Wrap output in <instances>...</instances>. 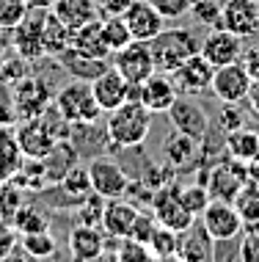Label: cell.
<instances>
[{
	"label": "cell",
	"instance_id": "cell-28",
	"mask_svg": "<svg viewBox=\"0 0 259 262\" xmlns=\"http://www.w3.org/2000/svg\"><path fill=\"white\" fill-rule=\"evenodd\" d=\"M58 188H61V193L66 196V202L72 204V207L83 204L91 193H94V190H91L88 168H86V166H78V163H75V166L58 180Z\"/></svg>",
	"mask_w": 259,
	"mask_h": 262
},
{
	"label": "cell",
	"instance_id": "cell-53",
	"mask_svg": "<svg viewBox=\"0 0 259 262\" xmlns=\"http://www.w3.org/2000/svg\"><path fill=\"white\" fill-rule=\"evenodd\" d=\"M256 180H259V160H256Z\"/></svg>",
	"mask_w": 259,
	"mask_h": 262
},
{
	"label": "cell",
	"instance_id": "cell-23",
	"mask_svg": "<svg viewBox=\"0 0 259 262\" xmlns=\"http://www.w3.org/2000/svg\"><path fill=\"white\" fill-rule=\"evenodd\" d=\"M199 144L201 141H196L191 136H185V133L174 130L171 136L166 138V144H163V158H166V163H169L174 171H182V168L193 166V160L199 158Z\"/></svg>",
	"mask_w": 259,
	"mask_h": 262
},
{
	"label": "cell",
	"instance_id": "cell-13",
	"mask_svg": "<svg viewBox=\"0 0 259 262\" xmlns=\"http://www.w3.org/2000/svg\"><path fill=\"white\" fill-rule=\"evenodd\" d=\"M213 75H215V67L201 53H196L185 63H179V67L174 69L171 80H174V86H177L179 94H191L193 97V94H201V91L209 89Z\"/></svg>",
	"mask_w": 259,
	"mask_h": 262
},
{
	"label": "cell",
	"instance_id": "cell-47",
	"mask_svg": "<svg viewBox=\"0 0 259 262\" xmlns=\"http://www.w3.org/2000/svg\"><path fill=\"white\" fill-rule=\"evenodd\" d=\"M17 246H19V235H17V229L0 221V259H3L9 251H14Z\"/></svg>",
	"mask_w": 259,
	"mask_h": 262
},
{
	"label": "cell",
	"instance_id": "cell-15",
	"mask_svg": "<svg viewBox=\"0 0 259 262\" xmlns=\"http://www.w3.org/2000/svg\"><path fill=\"white\" fill-rule=\"evenodd\" d=\"M124 23L132 33V41H152L166 28V19L149 0H132L130 9L124 11Z\"/></svg>",
	"mask_w": 259,
	"mask_h": 262
},
{
	"label": "cell",
	"instance_id": "cell-3",
	"mask_svg": "<svg viewBox=\"0 0 259 262\" xmlns=\"http://www.w3.org/2000/svg\"><path fill=\"white\" fill-rule=\"evenodd\" d=\"M53 108L58 111V116L64 119L69 127L72 124L91 127V124L100 122V116H102V108L94 100L91 83H86V80L66 83V86L53 97Z\"/></svg>",
	"mask_w": 259,
	"mask_h": 262
},
{
	"label": "cell",
	"instance_id": "cell-33",
	"mask_svg": "<svg viewBox=\"0 0 259 262\" xmlns=\"http://www.w3.org/2000/svg\"><path fill=\"white\" fill-rule=\"evenodd\" d=\"M19 166H22V152H19L17 141L0 130V182L17 174Z\"/></svg>",
	"mask_w": 259,
	"mask_h": 262
},
{
	"label": "cell",
	"instance_id": "cell-40",
	"mask_svg": "<svg viewBox=\"0 0 259 262\" xmlns=\"http://www.w3.org/2000/svg\"><path fill=\"white\" fill-rule=\"evenodd\" d=\"M105 202L100 193H91L83 204H78V221L80 224H88V226H100L102 224V210H105Z\"/></svg>",
	"mask_w": 259,
	"mask_h": 262
},
{
	"label": "cell",
	"instance_id": "cell-8",
	"mask_svg": "<svg viewBox=\"0 0 259 262\" xmlns=\"http://www.w3.org/2000/svg\"><path fill=\"white\" fill-rule=\"evenodd\" d=\"M201 226L207 229V235L215 243H232V240L243 232V218L237 215L232 202H215L209 199L207 210L199 215Z\"/></svg>",
	"mask_w": 259,
	"mask_h": 262
},
{
	"label": "cell",
	"instance_id": "cell-55",
	"mask_svg": "<svg viewBox=\"0 0 259 262\" xmlns=\"http://www.w3.org/2000/svg\"><path fill=\"white\" fill-rule=\"evenodd\" d=\"M0 39H3V28H0Z\"/></svg>",
	"mask_w": 259,
	"mask_h": 262
},
{
	"label": "cell",
	"instance_id": "cell-26",
	"mask_svg": "<svg viewBox=\"0 0 259 262\" xmlns=\"http://www.w3.org/2000/svg\"><path fill=\"white\" fill-rule=\"evenodd\" d=\"M69 47L78 50V53H83V55H88V58H102V61L110 58V50L105 47V41H102L100 19H94V23H88V25L78 28V31H72V41H69Z\"/></svg>",
	"mask_w": 259,
	"mask_h": 262
},
{
	"label": "cell",
	"instance_id": "cell-54",
	"mask_svg": "<svg viewBox=\"0 0 259 262\" xmlns=\"http://www.w3.org/2000/svg\"><path fill=\"white\" fill-rule=\"evenodd\" d=\"M44 262H58V259H55V257H50V259H44Z\"/></svg>",
	"mask_w": 259,
	"mask_h": 262
},
{
	"label": "cell",
	"instance_id": "cell-9",
	"mask_svg": "<svg viewBox=\"0 0 259 262\" xmlns=\"http://www.w3.org/2000/svg\"><path fill=\"white\" fill-rule=\"evenodd\" d=\"M169 119L174 124V130L177 133H185V136H191L196 141H204L207 133H209V113L201 108L196 100H191V94H182L174 100V105L169 111Z\"/></svg>",
	"mask_w": 259,
	"mask_h": 262
},
{
	"label": "cell",
	"instance_id": "cell-34",
	"mask_svg": "<svg viewBox=\"0 0 259 262\" xmlns=\"http://www.w3.org/2000/svg\"><path fill=\"white\" fill-rule=\"evenodd\" d=\"M11 226L19 232V235H31V232H41V229H50L47 226V215L41 212L39 207H17L11 218Z\"/></svg>",
	"mask_w": 259,
	"mask_h": 262
},
{
	"label": "cell",
	"instance_id": "cell-11",
	"mask_svg": "<svg viewBox=\"0 0 259 262\" xmlns=\"http://www.w3.org/2000/svg\"><path fill=\"white\" fill-rule=\"evenodd\" d=\"M113 67L122 72L127 83H144L146 77L155 72V58H152L149 41H130L127 47H122L113 53Z\"/></svg>",
	"mask_w": 259,
	"mask_h": 262
},
{
	"label": "cell",
	"instance_id": "cell-51",
	"mask_svg": "<svg viewBox=\"0 0 259 262\" xmlns=\"http://www.w3.org/2000/svg\"><path fill=\"white\" fill-rule=\"evenodd\" d=\"M28 259H31V257H28V254H25L22 249H14V251L6 254V257L0 259V262H28Z\"/></svg>",
	"mask_w": 259,
	"mask_h": 262
},
{
	"label": "cell",
	"instance_id": "cell-22",
	"mask_svg": "<svg viewBox=\"0 0 259 262\" xmlns=\"http://www.w3.org/2000/svg\"><path fill=\"white\" fill-rule=\"evenodd\" d=\"M207 190H209V199L215 202H234L237 190L243 188V177L237 174L234 163H221L215 166L213 171L207 174Z\"/></svg>",
	"mask_w": 259,
	"mask_h": 262
},
{
	"label": "cell",
	"instance_id": "cell-38",
	"mask_svg": "<svg viewBox=\"0 0 259 262\" xmlns=\"http://www.w3.org/2000/svg\"><path fill=\"white\" fill-rule=\"evenodd\" d=\"M191 17L199 25L215 31V28H221V3H218V0H193Z\"/></svg>",
	"mask_w": 259,
	"mask_h": 262
},
{
	"label": "cell",
	"instance_id": "cell-29",
	"mask_svg": "<svg viewBox=\"0 0 259 262\" xmlns=\"http://www.w3.org/2000/svg\"><path fill=\"white\" fill-rule=\"evenodd\" d=\"M226 152L232 155V160L240 163H254L259 160V133L248 130V127H240L234 133H226Z\"/></svg>",
	"mask_w": 259,
	"mask_h": 262
},
{
	"label": "cell",
	"instance_id": "cell-10",
	"mask_svg": "<svg viewBox=\"0 0 259 262\" xmlns=\"http://www.w3.org/2000/svg\"><path fill=\"white\" fill-rule=\"evenodd\" d=\"M251 77L243 67V61L226 63V67H218L213 75V94L218 97L221 102H246L248 100V91H251Z\"/></svg>",
	"mask_w": 259,
	"mask_h": 262
},
{
	"label": "cell",
	"instance_id": "cell-36",
	"mask_svg": "<svg viewBox=\"0 0 259 262\" xmlns=\"http://www.w3.org/2000/svg\"><path fill=\"white\" fill-rule=\"evenodd\" d=\"M177 243H179V232L157 224L146 246H149V251L155 254V257H171V254H177Z\"/></svg>",
	"mask_w": 259,
	"mask_h": 262
},
{
	"label": "cell",
	"instance_id": "cell-7",
	"mask_svg": "<svg viewBox=\"0 0 259 262\" xmlns=\"http://www.w3.org/2000/svg\"><path fill=\"white\" fill-rule=\"evenodd\" d=\"M14 94V108H17V119H36L53 105V97L47 91L44 80H39L36 75H22L11 86Z\"/></svg>",
	"mask_w": 259,
	"mask_h": 262
},
{
	"label": "cell",
	"instance_id": "cell-41",
	"mask_svg": "<svg viewBox=\"0 0 259 262\" xmlns=\"http://www.w3.org/2000/svg\"><path fill=\"white\" fill-rule=\"evenodd\" d=\"M218 122L226 133H234V130H240V127H246V111L240 108V102H223Z\"/></svg>",
	"mask_w": 259,
	"mask_h": 262
},
{
	"label": "cell",
	"instance_id": "cell-6",
	"mask_svg": "<svg viewBox=\"0 0 259 262\" xmlns=\"http://www.w3.org/2000/svg\"><path fill=\"white\" fill-rule=\"evenodd\" d=\"M152 215L160 226H169L174 232H185L187 226L196 221V215L191 210H185V204L179 202L177 185L169 182V185L157 188L152 193Z\"/></svg>",
	"mask_w": 259,
	"mask_h": 262
},
{
	"label": "cell",
	"instance_id": "cell-48",
	"mask_svg": "<svg viewBox=\"0 0 259 262\" xmlns=\"http://www.w3.org/2000/svg\"><path fill=\"white\" fill-rule=\"evenodd\" d=\"M240 61H243V67H246V72H248L251 80L259 83V45H251L248 50H243Z\"/></svg>",
	"mask_w": 259,
	"mask_h": 262
},
{
	"label": "cell",
	"instance_id": "cell-35",
	"mask_svg": "<svg viewBox=\"0 0 259 262\" xmlns=\"http://www.w3.org/2000/svg\"><path fill=\"white\" fill-rule=\"evenodd\" d=\"M177 193H179V202L185 204V210H191L196 218L207 210L209 204V190L207 185L201 182H193V185H177Z\"/></svg>",
	"mask_w": 259,
	"mask_h": 262
},
{
	"label": "cell",
	"instance_id": "cell-30",
	"mask_svg": "<svg viewBox=\"0 0 259 262\" xmlns=\"http://www.w3.org/2000/svg\"><path fill=\"white\" fill-rule=\"evenodd\" d=\"M19 249H22L31 259H50L58 251V240L50 235V229L31 232V235H19Z\"/></svg>",
	"mask_w": 259,
	"mask_h": 262
},
{
	"label": "cell",
	"instance_id": "cell-18",
	"mask_svg": "<svg viewBox=\"0 0 259 262\" xmlns=\"http://www.w3.org/2000/svg\"><path fill=\"white\" fill-rule=\"evenodd\" d=\"M127 89H130V83L124 80L122 72H119L113 63H110L100 77L91 80V91H94V100L102 108V113H110V111H116L119 105L127 102Z\"/></svg>",
	"mask_w": 259,
	"mask_h": 262
},
{
	"label": "cell",
	"instance_id": "cell-46",
	"mask_svg": "<svg viewBox=\"0 0 259 262\" xmlns=\"http://www.w3.org/2000/svg\"><path fill=\"white\" fill-rule=\"evenodd\" d=\"M132 0H94L100 17H124V11L130 9Z\"/></svg>",
	"mask_w": 259,
	"mask_h": 262
},
{
	"label": "cell",
	"instance_id": "cell-17",
	"mask_svg": "<svg viewBox=\"0 0 259 262\" xmlns=\"http://www.w3.org/2000/svg\"><path fill=\"white\" fill-rule=\"evenodd\" d=\"M41 17H44V11H28V17L11 31L14 53L22 61H36L44 55V45H41Z\"/></svg>",
	"mask_w": 259,
	"mask_h": 262
},
{
	"label": "cell",
	"instance_id": "cell-25",
	"mask_svg": "<svg viewBox=\"0 0 259 262\" xmlns=\"http://www.w3.org/2000/svg\"><path fill=\"white\" fill-rule=\"evenodd\" d=\"M53 14L69 28V31H78V28L100 19V11H97L94 0H58Z\"/></svg>",
	"mask_w": 259,
	"mask_h": 262
},
{
	"label": "cell",
	"instance_id": "cell-31",
	"mask_svg": "<svg viewBox=\"0 0 259 262\" xmlns=\"http://www.w3.org/2000/svg\"><path fill=\"white\" fill-rule=\"evenodd\" d=\"M234 210L243 218V226L251 221H259V180H248L243 182V188L234 196Z\"/></svg>",
	"mask_w": 259,
	"mask_h": 262
},
{
	"label": "cell",
	"instance_id": "cell-16",
	"mask_svg": "<svg viewBox=\"0 0 259 262\" xmlns=\"http://www.w3.org/2000/svg\"><path fill=\"white\" fill-rule=\"evenodd\" d=\"M177 97H179V91H177V86H174L171 75L155 69V72L141 83V97H138V102L152 113H166L174 105Z\"/></svg>",
	"mask_w": 259,
	"mask_h": 262
},
{
	"label": "cell",
	"instance_id": "cell-42",
	"mask_svg": "<svg viewBox=\"0 0 259 262\" xmlns=\"http://www.w3.org/2000/svg\"><path fill=\"white\" fill-rule=\"evenodd\" d=\"M157 9V14L163 19H182L185 14H191L193 0H149Z\"/></svg>",
	"mask_w": 259,
	"mask_h": 262
},
{
	"label": "cell",
	"instance_id": "cell-19",
	"mask_svg": "<svg viewBox=\"0 0 259 262\" xmlns=\"http://www.w3.org/2000/svg\"><path fill=\"white\" fill-rule=\"evenodd\" d=\"M213 254H215V240L207 235V229L201 226L199 218L185 232H179L177 257L182 262H213Z\"/></svg>",
	"mask_w": 259,
	"mask_h": 262
},
{
	"label": "cell",
	"instance_id": "cell-24",
	"mask_svg": "<svg viewBox=\"0 0 259 262\" xmlns=\"http://www.w3.org/2000/svg\"><path fill=\"white\" fill-rule=\"evenodd\" d=\"M55 61H58L61 67L66 69L69 77H75V80H86V83H91L94 77H100L105 69L110 67L108 61H102V58H88V55L72 50V47H66V50L61 53Z\"/></svg>",
	"mask_w": 259,
	"mask_h": 262
},
{
	"label": "cell",
	"instance_id": "cell-52",
	"mask_svg": "<svg viewBox=\"0 0 259 262\" xmlns=\"http://www.w3.org/2000/svg\"><path fill=\"white\" fill-rule=\"evenodd\" d=\"M243 229H246V232H256V235H259V221H251V224L243 226Z\"/></svg>",
	"mask_w": 259,
	"mask_h": 262
},
{
	"label": "cell",
	"instance_id": "cell-20",
	"mask_svg": "<svg viewBox=\"0 0 259 262\" xmlns=\"http://www.w3.org/2000/svg\"><path fill=\"white\" fill-rule=\"evenodd\" d=\"M138 210L132 202L122 199H108L105 202V210H102V232L105 237H113V240H122V237H130V229L138 218Z\"/></svg>",
	"mask_w": 259,
	"mask_h": 262
},
{
	"label": "cell",
	"instance_id": "cell-14",
	"mask_svg": "<svg viewBox=\"0 0 259 262\" xmlns=\"http://www.w3.org/2000/svg\"><path fill=\"white\" fill-rule=\"evenodd\" d=\"M199 53L204 55V58L213 63L215 69L226 67V63L240 61V55H243V39L234 36V33H229L226 28H215V31H209L207 36L201 39Z\"/></svg>",
	"mask_w": 259,
	"mask_h": 262
},
{
	"label": "cell",
	"instance_id": "cell-39",
	"mask_svg": "<svg viewBox=\"0 0 259 262\" xmlns=\"http://www.w3.org/2000/svg\"><path fill=\"white\" fill-rule=\"evenodd\" d=\"M28 3L25 0H0V28L3 31H14L22 19L28 17Z\"/></svg>",
	"mask_w": 259,
	"mask_h": 262
},
{
	"label": "cell",
	"instance_id": "cell-50",
	"mask_svg": "<svg viewBox=\"0 0 259 262\" xmlns=\"http://www.w3.org/2000/svg\"><path fill=\"white\" fill-rule=\"evenodd\" d=\"M248 105L251 111L259 116V83H251V91H248Z\"/></svg>",
	"mask_w": 259,
	"mask_h": 262
},
{
	"label": "cell",
	"instance_id": "cell-56",
	"mask_svg": "<svg viewBox=\"0 0 259 262\" xmlns=\"http://www.w3.org/2000/svg\"><path fill=\"white\" fill-rule=\"evenodd\" d=\"M256 36H259V28H256Z\"/></svg>",
	"mask_w": 259,
	"mask_h": 262
},
{
	"label": "cell",
	"instance_id": "cell-4",
	"mask_svg": "<svg viewBox=\"0 0 259 262\" xmlns=\"http://www.w3.org/2000/svg\"><path fill=\"white\" fill-rule=\"evenodd\" d=\"M14 141H17L22 158H28V160H47L55 146L64 141V133L55 130V124H50L47 116L41 113V116H36V119H25V122L19 124Z\"/></svg>",
	"mask_w": 259,
	"mask_h": 262
},
{
	"label": "cell",
	"instance_id": "cell-5",
	"mask_svg": "<svg viewBox=\"0 0 259 262\" xmlns=\"http://www.w3.org/2000/svg\"><path fill=\"white\" fill-rule=\"evenodd\" d=\"M86 168L91 177V190L100 193L102 199H122V196H127L132 180L116 160L100 155V158H91L86 163Z\"/></svg>",
	"mask_w": 259,
	"mask_h": 262
},
{
	"label": "cell",
	"instance_id": "cell-44",
	"mask_svg": "<svg viewBox=\"0 0 259 262\" xmlns=\"http://www.w3.org/2000/svg\"><path fill=\"white\" fill-rule=\"evenodd\" d=\"M17 122V108H14V94H11V86L3 83L0 86V130Z\"/></svg>",
	"mask_w": 259,
	"mask_h": 262
},
{
	"label": "cell",
	"instance_id": "cell-32",
	"mask_svg": "<svg viewBox=\"0 0 259 262\" xmlns=\"http://www.w3.org/2000/svg\"><path fill=\"white\" fill-rule=\"evenodd\" d=\"M100 25H102V41L110 50V55L119 53L122 47H127L132 41V33H130L127 23H124V17H102Z\"/></svg>",
	"mask_w": 259,
	"mask_h": 262
},
{
	"label": "cell",
	"instance_id": "cell-27",
	"mask_svg": "<svg viewBox=\"0 0 259 262\" xmlns=\"http://www.w3.org/2000/svg\"><path fill=\"white\" fill-rule=\"evenodd\" d=\"M69 41H72V31L53 11H44V17H41V45H44V55L58 58L69 47Z\"/></svg>",
	"mask_w": 259,
	"mask_h": 262
},
{
	"label": "cell",
	"instance_id": "cell-1",
	"mask_svg": "<svg viewBox=\"0 0 259 262\" xmlns=\"http://www.w3.org/2000/svg\"><path fill=\"white\" fill-rule=\"evenodd\" d=\"M152 130V111H146L141 102H124L116 111L108 113L105 133H108L110 144L119 149H132L141 146Z\"/></svg>",
	"mask_w": 259,
	"mask_h": 262
},
{
	"label": "cell",
	"instance_id": "cell-21",
	"mask_svg": "<svg viewBox=\"0 0 259 262\" xmlns=\"http://www.w3.org/2000/svg\"><path fill=\"white\" fill-rule=\"evenodd\" d=\"M69 254L75 262H97L105 254V232L102 226L78 224L69 232Z\"/></svg>",
	"mask_w": 259,
	"mask_h": 262
},
{
	"label": "cell",
	"instance_id": "cell-57",
	"mask_svg": "<svg viewBox=\"0 0 259 262\" xmlns=\"http://www.w3.org/2000/svg\"><path fill=\"white\" fill-rule=\"evenodd\" d=\"M256 3H259V0H256Z\"/></svg>",
	"mask_w": 259,
	"mask_h": 262
},
{
	"label": "cell",
	"instance_id": "cell-2",
	"mask_svg": "<svg viewBox=\"0 0 259 262\" xmlns=\"http://www.w3.org/2000/svg\"><path fill=\"white\" fill-rule=\"evenodd\" d=\"M201 39L196 36L191 28H163L155 39L149 41L152 58H155V69L160 72H174L179 63H185L191 55L199 53Z\"/></svg>",
	"mask_w": 259,
	"mask_h": 262
},
{
	"label": "cell",
	"instance_id": "cell-37",
	"mask_svg": "<svg viewBox=\"0 0 259 262\" xmlns=\"http://www.w3.org/2000/svg\"><path fill=\"white\" fill-rule=\"evenodd\" d=\"M157 257L149 251L146 243H138L132 237H122L116 246V262H155Z\"/></svg>",
	"mask_w": 259,
	"mask_h": 262
},
{
	"label": "cell",
	"instance_id": "cell-49",
	"mask_svg": "<svg viewBox=\"0 0 259 262\" xmlns=\"http://www.w3.org/2000/svg\"><path fill=\"white\" fill-rule=\"evenodd\" d=\"M31 11H53L58 0H25Z\"/></svg>",
	"mask_w": 259,
	"mask_h": 262
},
{
	"label": "cell",
	"instance_id": "cell-43",
	"mask_svg": "<svg viewBox=\"0 0 259 262\" xmlns=\"http://www.w3.org/2000/svg\"><path fill=\"white\" fill-rule=\"evenodd\" d=\"M155 226H157V221H155V215H152V212H138L135 224H132V229H130V237L138 240V243H149Z\"/></svg>",
	"mask_w": 259,
	"mask_h": 262
},
{
	"label": "cell",
	"instance_id": "cell-45",
	"mask_svg": "<svg viewBox=\"0 0 259 262\" xmlns=\"http://www.w3.org/2000/svg\"><path fill=\"white\" fill-rule=\"evenodd\" d=\"M240 251V262H259V235L256 232H246L237 246Z\"/></svg>",
	"mask_w": 259,
	"mask_h": 262
},
{
	"label": "cell",
	"instance_id": "cell-12",
	"mask_svg": "<svg viewBox=\"0 0 259 262\" xmlns=\"http://www.w3.org/2000/svg\"><path fill=\"white\" fill-rule=\"evenodd\" d=\"M221 28L240 39L256 36L259 28V3L256 0H223L221 3Z\"/></svg>",
	"mask_w": 259,
	"mask_h": 262
}]
</instances>
